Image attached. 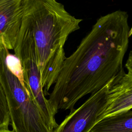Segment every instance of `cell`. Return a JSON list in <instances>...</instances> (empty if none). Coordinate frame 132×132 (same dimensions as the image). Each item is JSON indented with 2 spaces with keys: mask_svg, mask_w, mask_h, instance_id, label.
Segmentation results:
<instances>
[{
  "mask_svg": "<svg viewBox=\"0 0 132 132\" xmlns=\"http://www.w3.org/2000/svg\"><path fill=\"white\" fill-rule=\"evenodd\" d=\"M1 44H1V43H0V45H1Z\"/></svg>",
  "mask_w": 132,
  "mask_h": 132,
  "instance_id": "cell-12",
  "label": "cell"
},
{
  "mask_svg": "<svg viewBox=\"0 0 132 132\" xmlns=\"http://www.w3.org/2000/svg\"><path fill=\"white\" fill-rule=\"evenodd\" d=\"M23 15V0H0V43L13 50Z\"/></svg>",
  "mask_w": 132,
  "mask_h": 132,
  "instance_id": "cell-7",
  "label": "cell"
},
{
  "mask_svg": "<svg viewBox=\"0 0 132 132\" xmlns=\"http://www.w3.org/2000/svg\"><path fill=\"white\" fill-rule=\"evenodd\" d=\"M7 48L0 45V82L9 109L14 132H53L36 103L19 80L7 69L5 58Z\"/></svg>",
  "mask_w": 132,
  "mask_h": 132,
  "instance_id": "cell-3",
  "label": "cell"
},
{
  "mask_svg": "<svg viewBox=\"0 0 132 132\" xmlns=\"http://www.w3.org/2000/svg\"><path fill=\"white\" fill-rule=\"evenodd\" d=\"M5 63L8 70L18 78L22 86L26 90L24 80L22 67L19 58L14 54L10 53L9 50H7L5 58Z\"/></svg>",
  "mask_w": 132,
  "mask_h": 132,
  "instance_id": "cell-9",
  "label": "cell"
},
{
  "mask_svg": "<svg viewBox=\"0 0 132 132\" xmlns=\"http://www.w3.org/2000/svg\"><path fill=\"white\" fill-rule=\"evenodd\" d=\"M108 84L93 93L78 108L70 112L53 132H90L103 119Z\"/></svg>",
  "mask_w": 132,
  "mask_h": 132,
  "instance_id": "cell-5",
  "label": "cell"
},
{
  "mask_svg": "<svg viewBox=\"0 0 132 132\" xmlns=\"http://www.w3.org/2000/svg\"><path fill=\"white\" fill-rule=\"evenodd\" d=\"M90 132H132L131 109L101 119Z\"/></svg>",
  "mask_w": 132,
  "mask_h": 132,
  "instance_id": "cell-8",
  "label": "cell"
},
{
  "mask_svg": "<svg viewBox=\"0 0 132 132\" xmlns=\"http://www.w3.org/2000/svg\"><path fill=\"white\" fill-rule=\"evenodd\" d=\"M22 21L32 36L44 95L53 86L65 59L64 44L82 21L55 0H23Z\"/></svg>",
  "mask_w": 132,
  "mask_h": 132,
  "instance_id": "cell-2",
  "label": "cell"
},
{
  "mask_svg": "<svg viewBox=\"0 0 132 132\" xmlns=\"http://www.w3.org/2000/svg\"><path fill=\"white\" fill-rule=\"evenodd\" d=\"M124 70L108 83L103 119L132 108V52L130 51Z\"/></svg>",
  "mask_w": 132,
  "mask_h": 132,
  "instance_id": "cell-6",
  "label": "cell"
},
{
  "mask_svg": "<svg viewBox=\"0 0 132 132\" xmlns=\"http://www.w3.org/2000/svg\"><path fill=\"white\" fill-rule=\"evenodd\" d=\"M10 122L7 102L4 89L0 82V130L8 129Z\"/></svg>",
  "mask_w": 132,
  "mask_h": 132,
  "instance_id": "cell-10",
  "label": "cell"
},
{
  "mask_svg": "<svg viewBox=\"0 0 132 132\" xmlns=\"http://www.w3.org/2000/svg\"><path fill=\"white\" fill-rule=\"evenodd\" d=\"M0 132H14L13 130H10L9 129L5 130H0Z\"/></svg>",
  "mask_w": 132,
  "mask_h": 132,
  "instance_id": "cell-11",
  "label": "cell"
},
{
  "mask_svg": "<svg viewBox=\"0 0 132 132\" xmlns=\"http://www.w3.org/2000/svg\"><path fill=\"white\" fill-rule=\"evenodd\" d=\"M13 50L21 62L27 92L39 108L48 126L52 129H55L58 125L41 87L34 41L27 26L22 21Z\"/></svg>",
  "mask_w": 132,
  "mask_h": 132,
  "instance_id": "cell-4",
  "label": "cell"
},
{
  "mask_svg": "<svg viewBox=\"0 0 132 132\" xmlns=\"http://www.w3.org/2000/svg\"><path fill=\"white\" fill-rule=\"evenodd\" d=\"M131 28L127 12L118 10L99 18L75 51L66 57L47 99L56 114L72 111L76 103L105 86L124 69Z\"/></svg>",
  "mask_w": 132,
  "mask_h": 132,
  "instance_id": "cell-1",
  "label": "cell"
}]
</instances>
